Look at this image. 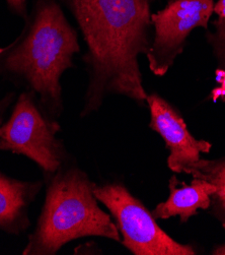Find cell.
<instances>
[{"label": "cell", "mask_w": 225, "mask_h": 255, "mask_svg": "<svg viewBox=\"0 0 225 255\" xmlns=\"http://www.w3.org/2000/svg\"><path fill=\"white\" fill-rule=\"evenodd\" d=\"M42 187V181L19 180L0 171V231L18 236L28 230L29 211Z\"/></svg>", "instance_id": "obj_8"}, {"label": "cell", "mask_w": 225, "mask_h": 255, "mask_svg": "<svg viewBox=\"0 0 225 255\" xmlns=\"http://www.w3.org/2000/svg\"><path fill=\"white\" fill-rule=\"evenodd\" d=\"M15 101V96L13 93L7 94L5 97H3L0 100V126L3 123L4 116L8 108L11 106V104Z\"/></svg>", "instance_id": "obj_14"}, {"label": "cell", "mask_w": 225, "mask_h": 255, "mask_svg": "<svg viewBox=\"0 0 225 255\" xmlns=\"http://www.w3.org/2000/svg\"><path fill=\"white\" fill-rule=\"evenodd\" d=\"M211 254H213V255H225V243L215 246L212 249Z\"/></svg>", "instance_id": "obj_15"}, {"label": "cell", "mask_w": 225, "mask_h": 255, "mask_svg": "<svg viewBox=\"0 0 225 255\" xmlns=\"http://www.w3.org/2000/svg\"><path fill=\"white\" fill-rule=\"evenodd\" d=\"M169 196L164 202H160L152 212L156 220H167L179 216L182 223L197 215L199 210H208L211 195L215 192V186L210 182L193 178L190 185L180 181L172 175L168 181Z\"/></svg>", "instance_id": "obj_9"}, {"label": "cell", "mask_w": 225, "mask_h": 255, "mask_svg": "<svg viewBox=\"0 0 225 255\" xmlns=\"http://www.w3.org/2000/svg\"><path fill=\"white\" fill-rule=\"evenodd\" d=\"M45 179L43 207L21 254L55 255L69 242L85 237L121 242L111 215L98 205L95 183L76 164L68 161Z\"/></svg>", "instance_id": "obj_3"}, {"label": "cell", "mask_w": 225, "mask_h": 255, "mask_svg": "<svg viewBox=\"0 0 225 255\" xmlns=\"http://www.w3.org/2000/svg\"><path fill=\"white\" fill-rule=\"evenodd\" d=\"M153 0H59L81 33L87 73L81 117L99 110L110 96H123L144 106L139 56L151 45Z\"/></svg>", "instance_id": "obj_1"}, {"label": "cell", "mask_w": 225, "mask_h": 255, "mask_svg": "<svg viewBox=\"0 0 225 255\" xmlns=\"http://www.w3.org/2000/svg\"><path fill=\"white\" fill-rule=\"evenodd\" d=\"M184 173L206 180L215 186L208 210L225 230V155L214 160L201 158L186 168Z\"/></svg>", "instance_id": "obj_10"}, {"label": "cell", "mask_w": 225, "mask_h": 255, "mask_svg": "<svg viewBox=\"0 0 225 255\" xmlns=\"http://www.w3.org/2000/svg\"><path fill=\"white\" fill-rule=\"evenodd\" d=\"M214 0H169L151 15L152 41L146 57L149 69L163 76L183 52L192 31L208 28L214 13Z\"/></svg>", "instance_id": "obj_6"}, {"label": "cell", "mask_w": 225, "mask_h": 255, "mask_svg": "<svg viewBox=\"0 0 225 255\" xmlns=\"http://www.w3.org/2000/svg\"><path fill=\"white\" fill-rule=\"evenodd\" d=\"M146 104L150 112L149 127L157 132L165 142L169 155L167 167L174 173L198 162L201 154H208L212 144L195 138L188 129L181 113L157 94H147Z\"/></svg>", "instance_id": "obj_7"}, {"label": "cell", "mask_w": 225, "mask_h": 255, "mask_svg": "<svg viewBox=\"0 0 225 255\" xmlns=\"http://www.w3.org/2000/svg\"><path fill=\"white\" fill-rule=\"evenodd\" d=\"M217 20L214 22L216 31L209 38L217 56L225 61V0H218L214 5Z\"/></svg>", "instance_id": "obj_11"}, {"label": "cell", "mask_w": 225, "mask_h": 255, "mask_svg": "<svg viewBox=\"0 0 225 255\" xmlns=\"http://www.w3.org/2000/svg\"><path fill=\"white\" fill-rule=\"evenodd\" d=\"M23 21L20 34L0 47V76L32 93L57 120L64 109L61 78L80 51L77 32L59 0H35Z\"/></svg>", "instance_id": "obj_2"}, {"label": "cell", "mask_w": 225, "mask_h": 255, "mask_svg": "<svg viewBox=\"0 0 225 255\" xmlns=\"http://www.w3.org/2000/svg\"><path fill=\"white\" fill-rule=\"evenodd\" d=\"M217 87L211 92V100L217 102L221 98H225V69H216L215 71Z\"/></svg>", "instance_id": "obj_13"}, {"label": "cell", "mask_w": 225, "mask_h": 255, "mask_svg": "<svg viewBox=\"0 0 225 255\" xmlns=\"http://www.w3.org/2000/svg\"><path fill=\"white\" fill-rule=\"evenodd\" d=\"M5 3L8 9L15 15L21 17L22 19L26 18L29 14L28 0H5Z\"/></svg>", "instance_id": "obj_12"}, {"label": "cell", "mask_w": 225, "mask_h": 255, "mask_svg": "<svg viewBox=\"0 0 225 255\" xmlns=\"http://www.w3.org/2000/svg\"><path fill=\"white\" fill-rule=\"evenodd\" d=\"M98 202L108 209L121 244L134 255H195L194 247L173 240L157 225L143 203L120 181L94 185Z\"/></svg>", "instance_id": "obj_5"}, {"label": "cell", "mask_w": 225, "mask_h": 255, "mask_svg": "<svg viewBox=\"0 0 225 255\" xmlns=\"http://www.w3.org/2000/svg\"><path fill=\"white\" fill-rule=\"evenodd\" d=\"M60 125L40 107L36 97L22 91L11 114L0 126V150L27 157L44 177L55 174L69 161L63 141L57 137Z\"/></svg>", "instance_id": "obj_4"}]
</instances>
